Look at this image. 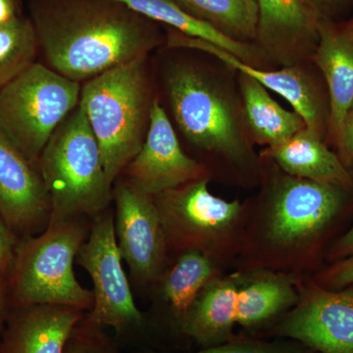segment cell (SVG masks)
I'll return each mask as SVG.
<instances>
[{
    "mask_svg": "<svg viewBox=\"0 0 353 353\" xmlns=\"http://www.w3.org/2000/svg\"><path fill=\"white\" fill-rule=\"evenodd\" d=\"M353 255V226L347 233L334 243L330 252V259L340 260Z\"/></svg>",
    "mask_w": 353,
    "mask_h": 353,
    "instance_id": "1f68e13d",
    "label": "cell"
},
{
    "mask_svg": "<svg viewBox=\"0 0 353 353\" xmlns=\"http://www.w3.org/2000/svg\"><path fill=\"white\" fill-rule=\"evenodd\" d=\"M0 339V353H65L85 311L52 304L17 307Z\"/></svg>",
    "mask_w": 353,
    "mask_h": 353,
    "instance_id": "9a60e30c",
    "label": "cell"
},
{
    "mask_svg": "<svg viewBox=\"0 0 353 353\" xmlns=\"http://www.w3.org/2000/svg\"><path fill=\"white\" fill-rule=\"evenodd\" d=\"M0 216L11 230L46 229L50 194L39 167L0 134Z\"/></svg>",
    "mask_w": 353,
    "mask_h": 353,
    "instance_id": "4fadbf2b",
    "label": "cell"
},
{
    "mask_svg": "<svg viewBox=\"0 0 353 353\" xmlns=\"http://www.w3.org/2000/svg\"><path fill=\"white\" fill-rule=\"evenodd\" d=\"M217 276L215 260L199 250H183L155 283L176 323L182 319L201 290Z\"/></svg>",
    "mask_w": 353,
    "mask_h": 353,
    "instance_id": "7402d4cb",
    "label": "cell"
},
{
    "mask_svg": "<svg viewBox=\"0 0 353 353\" xmlns=\"http://www.w3.org/2000/svg\"><path fill=\"white\" fill-rule=\"evenodd\" d=\"M345 189L285 175L274 187L262 220V236L276 252L314 243L340 214Z\"/></svg>",
    "mask_w": 353,
    "mask_h": 353,
    "instance_id": "52a82bcc",
    "label": "cell"
},
{
    "mask_svg": "<svg viewBox=\"0 0 353 353\" xmlns=\"http://www.w3.org/2000/svg\"><path fill=\"white\" fill-rule=\"evenodd\" d=\"M3 278L4 276L0 274V339L3 332Z\"/></svg>",
    "mask_w": 353,
    "mask_h": 353,
    "instance_id": "836d02e7",
    "label": "cell"
},
{
    "mask_svg": "<svg viewBox=\"0 0 353 353\" xmlns=\"http://www.w3.org/2000/svg\"><path fill=\"white\" fill-rule=\"evenodd\" d=\"M271 334L319 353H353V287L311 288L283 317Z\"/></svg>",
    "mask_w": 353,
    "mask_h": 353,
    "instance_id": "8fae6325",
    "label": "cell"
},
{
    "mask_svg": "<svg viewBox=\"0 0 353 353\" xmlns=\"http://www.w3.org/2000/svg\"><path fill=\"white\" fill-rule=\"evenodd\" d=\"M204 174L203 166L183 152L164 108L153 99L143 145L121 175L137 190L155 196L205 178Z\"/></svg>",
    "mask_w": 353,
    "mask_h": 353,
    "instance_id": "7c38bea8",
    "label": "cell"
},
{
    "mask_svg": "<svg viewBox=\"0 0 353 353\" xmlns=\"http://www.w3.org/2000/svg\"><path fill=\"white\" fill-rule=\"evenodd\" d=\"M146 353H168L152 352ZM192 353H314L297 341L233 340Z\"/></svg>",
    "mask_w": 353,
    "mask_h": 353,
    "instance_id": "4316f807",
    "label": "cell"
},
{
    "mask_svg": "<svg viewBox=\"0 0 353 353\" xmlns=\"http://www.w3.org/2000/svg\"><path fill=\"white\" fill-rule=\"evenodd\" d=\"M299 299L294 281L284 274L259 271L238 275L236 324L259 328L294 308Z\"/></svg>",
    "mask_w": 353,
    "mask_h": 353,
    "instance_id": "ffe728a7",
    "label": "cell"
},
{
    "mask_svg": "<svg viewBox=\"0 0 353 353\" xmlns=\"http://www.w3.org/2000/svg\"><path fill=\"white\" fill-rule=\"evenodd\" d=\"M122 260L114 213L108 208L92 218L76 261L88 272L94 285V304L85 315L88 321L112 327L119 336H130L143 331L145 317L134 303Z\"/></svg>",
    "mask_w": 353,
    "mask_h": 353,
    "instance_id": "ba28073f",
    "label": "cell"
},
{
    "mask_svg": "<svg viewBox=\"0 0 353 353\" xmlns=\"http://www.w3.org/2000/svg\"><path fill=\"white\" fill-rule=\"evenodd\" d=\"M17 1L16 0H0V25L6 24L17 18Z\"/></svg>",
    "mask_w": 353,
    "mask_h": 353,
    "instance_id": "d6a6232c",
    "label": "cell"
},
{
    "mask_svg": "<svg viewBox=\"0 0 353 353\" xmlns=\"http://www.w3.org/2000/svg\"><path fill=\"white\" fill-rule=\"evenodd\" d=\"M183 11L241 43L256 41L259 7L255 0H173Z\"/></svg>",
    "mask_w": 353,
    "mask_h": 353,
    "instance_id": "cb8c5ba5",
    "label": "cell"
},
{
    "mask_svg": "<svg viewBox=\"0 0 353 353\" xmlns=\"http://www.w3.org/2000/svg\"><path fill=\"white\" fill-rule=\"evenodd\" d=\"M353 284V255L338 260L322 275V285L329 289H343Z\"/></svg>",
    "mask_w": 353,
    "mask_h": 353,
    "instance_id": "f1b7e54d",
    "label": "cell"
},
{
    "mask_svg": "<svg viewBox=\"0 0 353 353\" xmlns=\"http://www.w3.org/2000/svg\"><path fill=\"white\" fill-rule=\"evenodd\" d=\"M38 167L50 197V222L94 218L113 201V183L81 104L53 132Z\"/></svg>",
    "mask_w": 353,
    "mask_h": 353,
    "instance_id": "7a4b0ae2",
    "label": "cell"
},
{
    "mask_svg": "<svg viewBox=\"0 0 353 353\" xmlns=\"http://www.w3.org/2000/svg\"><path fill=\"white\" fill-rule=\"evenodd\" d=\"M321 16L323 20H331L340 12L350 0H306Z\"/></svg>",
    "mask_w": 353,
    "mask_h": 353,
    "instance_id": "4dcf8cb0",
    "label": "cell"
},
{
    "mask_svg": "<svg viewBox=\"0 0 353 353\" xmlns=\"http://www.w3.org/2000/svg\"><path fill=\"white\" fill-rule=\"evenodd\" d=\"M138 58L87 81L80 104L97 139L109 181L114 183L141 150L150 126L153 101Z\"/></svg>",
    "mask_w": 353,
    "mask_h": 353,
    "instance_id": "3957f363",
    "label": "cell"
},
{
    "mask_svg": "<svg viewBox=\"0 0 353 353\" xmlns=\"http://www.w3.org/2000/svg\"><path fill=\"white\" fill-rule=\"evenodd\" d=\"M334 143L338 148V157L353 178V104L348 109Z\"/></svg>",
    "mask_w": 353,
    "mask_h": 353,
    "instance_id": "83f0119b",
    "label": "cell"
},
{
    "mask_svg": "<svg viewBox=\"0 0 353 353\" xmlns=\"http://www.w3.org/2000/svg\"><path fill=\"white\" fill-rule=\"evenodd\" d=\"M31 21L46 66L70 80H92L148 57L159 26L116 0H32Z\"/></svg>",
    "mask_w": 353,
    "mask_h": 353,
    "instance_id": "6da1fadb",
    "label": "cell"
},
{
    "mask_svg": "<svg viewBox=\"0 0 353 353\" xmlns=\"http://www.w3.org/2000/svg\"><path fill=\"white\" fill-rule=\"evenodd\" d=\"M168 43L172 48H190L209 53L223 63L240 72L241 75L250 77L267 90L284 97L294 111L303 118L306 128L323 138L325 129L328 127V118L325 116L314 90L301 72L290 68L280 71H262L214 44L190 38L174 30L169 34Z\"/></svg>",
    "mask_w": 353,
    "mask_h": 353,
    "instance_id": "5bb4252c",
    "label": "cell"
},
{
    "mask_svg": "<svg viewBox=\"0 0 353 353\" xmlns=\"http://www.w3.org/2000/svg\"><path fill=\"white\" fill-rule=\"evenodd\" d=\"M167 90L174 118L190 143L234 160L245 157V139L233 108L201 71L175 67L168 74Z\"/></svg>",
    "mask_w": 353,
    "mask_h": 353,
    "instance_id": "9c48e42d",
    "label": "cell"
},
{
    "mask_svg": "<svg viewBox=\"0 0 353 353\" xmlns=\"http://www.w3.org/2000/svg\"><path fill=\"white\" fill-rule=\"evenodd\" d=\"M39 46L31 19L0 25V88L34 64Z\"/></svg>",
    "mask_w": 353,
    "mask_h": 353,
    "instance_id": "d4e9b609",
    "label": "cell"
},
{
    "mask_svg": "<svg viewBox=\"0 0 353 353\" xmlns=\"http://www.w3.org/2000/svg\"><path fill=\"white\" fill-rule=\"evenodd\" d=\"M259 43L282 59L314 52L321 16L306 0H255Z\"/></svg>",
    "mask_w": 353,
    "mask_h": 353,
    "instance_id": "e0dca14e",
    "label": "cell"
},
{
    "mask_svg": "<svg viewBox=\"0 0 353 353\" xmlns=\"http://www.w3.org/2000/svg\"><path fill=\"white\" fill-rule=\"evenodd\" d=\"M113 201L118 248L132 277L141 285L157 282L169 250L154 196L122 179L113 189Z\"/></svg>",
    "mask_w": 353,
    "mask_h": 353,
    "instance_id": "30bf717a",
    "label": "cell"
},
{
    "mask_svg": "<svg viewBox=\"0 0 353 353\" xmlns=\"http://www.w3.org/2000/svg\"><path fill=\"white\" fill-rule=\"evenodd\" d=\"M90 228L87 218L50 221L39 236H27L16 245L9 275L17 307L52 304L92 309L94 294L79 283L74 272Z\"/></svg>",
    "mask_w": 353,
    "mask_h": 353,
    "instance_id": "277c9868",
    "label": "cell"
},
{
    "mask_svg": "<svg viewBox=\"0 0 353 353\" xmlns=\"http://www.w3.org/2000/svg\"><path fill=\"white\" fill-rule=\"evenodd\" d=\"M272 158L287 175L350 189L353 178L336 153L332 152L322 137L304 128L277 145L269 146Z\"/></svg>",
    "mask_w": 353,
    "mask_h": 353,
    "instance_id": "d6986e66",
    "label": "cell"
},
{
    "mask_svg": "<svg viewBox=\"0 0 353 353\" xmlns=\"http://www.w3.org/2000/svg\"><path fill=\"white\" fill-rule=\"evenodd\" d=\"M16 241L12 230L0 216V274L9 275L12 267Z\"/></svg>",
    "mask_w": 353,
    "mask_h": 353,
    "instance_id": "f546056e",
    "label": "cell"
},
{
    "mask_svg": "<svg viewBox=\"0 0 353 353\" xmlns=\"http://www.w3.org/2000/svg\"><path fill=\"white\" fill-rule=\"evenodd\" d=\"M238 275L216 276L196 297L176 327L203 348L233 341L236 324Z\"/></svg>",
    "mask_w": 353,
    "mask_h": 353,
    "instance_id": "ac0fdd59",
    "label": "cell"
},
{
    "mask_svg": "<svg viewBox=\"0 0 353 353\" xmlns=\"http://www.w3.org/2000/svg\"><path fill=\"white\" fill-rule=\"evenodd\" d=\"M241 88L246 122L262 145H277L306 128L296 111L282 108L267 88L250 77L241 75Z\"/></svg>",
    "mask_w": 353,
    "mask_h": 353,
    "instance_id": "44dd1931",
    "label": "cell"
},
{
    "mask_svg": "<svg viewBox=\"0 0 353 353\" xmlns=\"http://www.w3.org/2000/svg\"><path fill=\"white\" fill-rule=\"evenodd\" d=\"M169 252L199 250L215 260L236 241L245 208L208 189L202 178L154 196Z\"/></svg>",
    "mask_w": 353,
    "mask_h": 353,
    "instance_id": "8992f818",
    "label": "cell"
},
{
    "mask_svg": "<svg viewBox=\"0 0 353 353\" xmlns=\"http://www.w3.org/2000/svg\"><path fill=\"white\" fill-rule=\"evenodd\" d=\"M313 59L328 88V128L334 143L353 104V20L341 24L322 20Z\"/></svg>",
    "mask_w": 353,
    "mask_h": 353,
    "instance_id": "2e32d148",
    "label": "cell"
},
{
    "mask_svg": "<svg viewBox=\"0 0 353 353\" xmlns=\"http://www.w3.org/2000/svg\"><path fill=\"white\" fill-rule=\"evenodd\" d=\"M82 87L34 62L0 88V134L38 166L44 146L80 104Z\"/></svg>",
    "mask_w": 353,
    "mask_h": 353,
    "instance_id": "5b68a950",
    "label": "cell"
},
{
    "mask_svg": "<svg viewBox=\"0 0 353 353\" xmlns=\"http://www.w3.org/2000/svg\"><path fill=\"white\" fill-rule=\"evenodd\" d=\"M148 19L162 23L190 38L214 44L245 62H252L256 48L252 43H241L228 38L214 28L197 20L183 11L173 0H116Z\"/></svg>",
    "mask_w": 353,
    "mask_h": 353,
    "instance_id": "603a6c76",
    "label": "cell"
},
{
    "mask_svg": "<svg viewBox=\"0 0 353 353\" xmlns=\"http://www.w3.org/2000/svg\"><path fill=\"white\" fill-rule=\"evenodd\" d=\"M65 353H122L115 341L102 331L101 326L83 317L74 329Z\"/></svg>",
    "mask_w": 353,
    "mask_h": 353,
    "instance_id": "484cf974",
    "label": "cell"
}]
</instances>
